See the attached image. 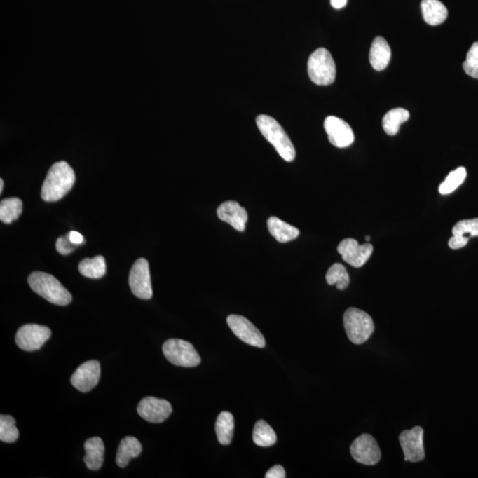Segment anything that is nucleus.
<instances>
[{"instance_id":"1","label":"nucleus","mask_w":478,"mask_h":478,"mask_svg":"<svg viewBox=\"0 0 478 478\" xmlns=\"http://www.w3.org/2000/svg\"><path fill=\"white\" fill-rule=\"evenodd\" d=\"M76 182L73 168L66 161H58L50 167L43 182L41 197L46 202H56L72 189Z\"/></svg>"},{"instance_id":"2","label":"nucleus","mask_w":478,"mask_h":478,"mask_svg":"<svg viewBox=\"0 0 478 478\" xmlns=\"http://www.w3.org/2000/svg\"><path fill=\"white\" fill-rule=\"evenodd\" d=\"M28 282L33 292L53 304L67 306L72 301L70 292L52 275L33 272L29 275Z\"/></svg>"},{"instance_id":"3","label":"nucleus","mask_w":478,"mask_h":478,"mask_svg":"<svg viewBox=\"0 0 478 478\" xmlns=\"http://www.w3.org/2000/svg\"><path fill=\"white\" fill-rule=\"evenodd\" d=\"M256 124L265 139L275 147L282 159L288 163L295 159L296 151L294 144L274 118L261 114L256 118Z\"/></svg>"},{"instance_id":"4","label":"nucleus","mask_w":478,"mask_h":478,"mask_svg":"<svg viewBox=\"0 0 478 478\" xmlns=\"http://www.w3.org/2000/svg\"><path fill=\"white\" fill-rule=\"evenodd\" d=\"M309 78L317 86H329L336 79V64L327 49L319 48L309 57Z\"/></svg>"},{"instance_id":"5","label":"nucleus","mask_w":478,"mask_h":478,"mask_svg":"<svg viewBox=\"0 0 478 478\" xmlns=\"http://www.w3.org/2000/svg\"><path fill=\"white\" fill-rule=\"evenodd\" d=\"M344 326L348 339L355 345L365 343L375 331L370 315L355 308H350L345 312Z\"/></svg>"},{"instance_id":"6","label":"nucleus","mask_w":478,"mask_h":478,"mask_svg":"<svg viewBox=\"0 0 478 478\" xmlns=\"http://www.w3.org/2000/svg\"><path fill=\"white\" fill-rule=\"evenodd\" d=\"M163 352L168 362L184 368H193L200 364L201 361L194 346L185 340H167L163 346Z\"/></svg>"},{"instance_id":"7","label":"nucleus","mask_w":478,"mask_h":478,"mask_svg":"<svg viewBox=\"0 0 478 478\" xmlns=\"http://www.w3.org/2000/svg\"><path fill=\"white\" fill-rule=\"evenodd\" d=\"M52 336L46 326L26 325L18 329L15 336L16 345L27 352L36 351L42 348Z\"/></svg>"},{"instance_id":"8","label":"nucleus","mask_w":478,"mask_h":478,"mask_svg":"<svg viewBox=\"0 0 478 478\" xmlns=\"http://www.w3.org/2000/svg\"><path fill=\"white\" fill-rule=\"evenodd\" d=\"M130 287L136 297L150 299L153 297L149 264L144 258L135 262L130 273Z\"/></svg>"},{"instance_id":"9","label":"nucleus","mask_w":478,"mask_h":478,"mask_svg":"<svg viewBox=\"0 0 478 478\" xmlns=\"http://www.w3.org/2000/svg\"><path fill=\"white\" fill-rule=\"evenodd\" d=\"M350 452L357 463L364 465H376L381 459L378 444L369 434H362L357 437L350 447Z\"/></svg>"},{"instance_id":"10","label":"nucleus","mask_w":478,"mask_h":478,"mask_svg":"<svg viewBox=\"0 0 478 478\" xmlns=\"http://www.w3.org/2000/svg\"><path fill=\"white\" fill-rule=\"evenodd\" d=\"M227 323L234 334L242 341L256 348H262L266 346L264 335L244 316L238 315L228 316Z\"/></svg>"},{"instance_id":"11","label":"nucleus","mask_w":478,"mask_h":478,"mask_svg":"<svg viewBox=\"0 0 478 478\" xmlns=\"http://www.w3.org/2000/svg\"><path fill=\"white\" fill-rule=\"evenodd\" d=\"M399 439L406 462L419 463L424 460L425 452L422 427L416 426L412 430H404L400 433Z\"/></svg>"},{"instance_id":"12","label":"nucleus","mask_w":478,"mask_h":478,"mask_svg":"<svg viewBox=\"0 0 478 478\" xmlns=\"http://www.w3.org/2000/svg\"><path fill=\"white\" fill-rule=\"evenodd\" d=\"M338 252L346 264L355 268H361L371 256L373 245L369 243L359 245L355 239L346 238L340 242Z\"/></svg>"},{"instance_id":"13","label":"nucleus","mask_w":478,"mask_h":478,"mask_svg":"<svg viewBox=\"0 0 478 478\" xmlns=\"http://www.w3.org/2000/svg\"><path fill=\"white\" fill-rule=\"evenodd\" d=\"M137 413L147 422L161 423L170 417L172 407L166 400L146 397L137 406Z\"/></svg>"},{"instance_id":"14","label":"nucleus","mask_w":478,"mask_h":478,"mask_svg":"<svg viewBox=\"0 0 478 478\" xmlns=\"http://www.w3.org/2000/svg\"><path fill=\"white\" fill-rule=\"evenodd\" d=\"M325 130L329 142L339 148L351 146L355 141L352 128L344 120L336 116H328L325 121Z\"/></svg>"},{"instance_id":"15","label":"nucleus","mask_w":478,"mask_h":478,"mask_svg":"<svg viewBox=\"0 0 478 478\" xmlns=\"http://www.w3.org/2000/svg\"><path fill=\"white\" fill-rule=\"evenodd\" d=\"M100 363L96 360L83 363L71 376V383L82 392H89L97 385L100 378Z\"/></svg>"},{"instance_id":"16","label":"nucleus","mask_w":478,"mask_h":478,"mask_svg":"<svg viewBox=\"0 0 478 478\" xmlns=\"http://www.w3.org/2000/svg\"><path fill=\"white\" fill-rule=\"evenodd\" d=\"M217 215L220 220L225 221L240 232L245 230L248 220L247 212L245 208L235 201H226L220 205L217 210Z\"/></svg>"},{"instance_id":"17","label":"nucleus","mask_w":478,"mask_h":478,"mask_svg":"<svg viewBox=\"0 0 478 478\" xmlns=\"http://www.w3.org/2000/svg\"><path fill=\"white\" fill-rule=\"evenodd\" d=\"M453 237L449 239L451 249L463 248L469 243L471 237H478V218L460 221L454 225L452 230Z\"/></svg>"},{"instance_id":"18","label":"nucleus","mask_w":478,"mask_h":478,"mask_svg":"<svg viewBox=\"0 0 478 478\" xmlns=\"http://www.w3.org/2000/svg\"><path fill=\"white\" fill-rule=\"evenodd\" d=\"M392 50L389 43L382 36L374 39L369 50V62L374 69L382 71L389 65Z\"/></svg>"},{"instance_id":"19","label":"nucleus","mask_w":478,"mask_h":478,"mask_svg":"<svg viewBox=\"0 0 478 478\" xmlns=\"http://www.w3.org/2000/svg\"><path fill=\"white\" fill-rule=\"evenodd\" d=\"M84 450L86 456L83 457V462L86 467L90 470H99L103 465L105 453L103 440L99 437L86 440L84 443Z\"/></svg>"},{"instance_id":"20","label":"nucleus","mask_w":478,"mask_h":478,"mask_svg":"<svg viewBox=\"0 0 478 478\" xmlns=\"http://www.w3.org/2000/svg\"><path fill=\"white\" fill-rule=\"evenodd\" d=\"M421 9L424 21L432 26L441 25L446 21L449 11L446 6L439 0H423Z\"/></svg>"},{"instance_id":"21","label":"nucleus","mask_w":478,"mask_h":478,"mask_svg":"<svg viewBox=\"0 0 478 478\" xmlns=\"http://www.w3.org/2000/svg\"><path fill=\"white\" fill-rule=\"evenodd\" d=\"M142 452V446L134 437H126L121 441L116 453V464L120 467H125L131 459L139 457Z\"/></svg>"},{"instance_id":"22","label":"nucleus","mask_w":478,"mask_h":478,"mask_svg":"<svg viewBox=\"0 0 478 478\" xmlns=\"http://www.w3.org/2000/svg\"><path fill=\"white\" fill-rule=\"evenodd\" d=\"M267 224L269 233L280 243H287L299 237L298 228L285 223L281 219L272 217L268 219Z\"/></svg>"},{"instance_id":"23","label":"nucleus","mask_w":478,"mask_h":478,"mask_svg":"<svg viewBox=\"0 0 478 478\" xmlns=\"http://www.w3.org/2000/svg\"><path fill=\"white\" fill-rule=\"evenodd\" d=\"M234 432V417L230 412L224 411L218 416L215 423V432L219 442L224 446L230 445Z\"/></svg>"},{"instance_id":"24","label":"nucleus","mask_w":478,"mask_h":478,"mask_svg":"<svg viewBox=\"0 0 478 478\" xmlns=\"http://www.w3.org/2000/svg\"><path fill=\"white\" fill-rule=\"evenodd\" d=\"M410 114L404 109H395L390 110L383 118V128L389 136H395L398 134L400 125L409 121Z\"/></svg>"},{"instance_id":"25","label":"nucleus","mask_w":478,"mask_h":478,"mask_svg":"<svg viewBox=\"0 0 478 478\" xmlns=\"http://www.w3.org/2000/svg\"><path fill=\"white\" fill-rule=\"evenodd\" d=\"M107 267L105 258L96 256L93 259H83L79 264V271L83 277L92 279L103 278L106 274Z\"/></svg>"},{"instance_id":"26","label":"nucleus","mask_w":478,"mask_h":478,"mask_svg":"<svg viewBox=\"0 0 478 478\" xmlns=\"http://www.w3.org/2000/svg\"><path fill=\"white\" fill-rule=\"evenodd\" d=\"M252 439H254L256 445L268 447L277 442V435L268 423L264 420H260L255 423L254 432H252Z\"/></svg>"},{"instance_id":"27","label":"nucleus","mask_w":478,"mask_h":478,"mask_svg":"<svg viewBox=\"0 0 478 478\" xmlns=\"http://www.w3.org/2000/svg\"><path fill=\"white\" fill-rule=\"evenodd\" d=\"M22 212V201L18 198H5L0 203V220L6 224L17 220Z\"/></svg>"},{"instance_id":"28","label":"nucleus","mask_w":478,"mask_h":478,"mask_svg":"<svg viewBox=\"0 0 478 478\" xmlns=\"http://www.w3.org/2000/svg\"><path fill=\"white\" fill-rule=\"evenodd\" d=\"M326 281L329 285H336L339 289H346L350 284V278L346 268L340 264H335L329 268Z\"/></svg>"},{"instance_id":"29","label":"nucleus","mask_w":478,"mask_h":478,"mask_svg":"<svg viewBox=\"0 0 478 478\" xmlns=\"http://www.w3.org/2000/svg\"><path fill=\"white\" fill-rule=\"evenodd\" d=\"M467 177V170L465 168L460 167L457 170L452 171L446 180L440 184L439 188L440 194L447 195L453 193L458 187L463 184Z\"/></svg>"},{"instance_id":"30","label":"nucleus","mask_w":478,"mask_h":478,"mask_svg":"<svg viewBox=\"0 0 478 478\" xmlns=\"http://www.w3.org/2000/svg\"><path fill=\"white\" fill-rule=\"evenodd\" d=\"M16 421L13 416H0V440L5 443L15 442L19 437V430L15 425Z\"/></svg>"},{"instance_id":"31","label":"nucleus","mask_w":478,"mask_h":478,"mask_svg":"<svg viewBox=\"0 0 478 478\" xmlns=\"http://www.w3.org/2000/svg\"><path fill=\"white\" fill-rule=\"evenodd\" d=\"M463 69L467 76L478 79V42L474 43L467 52Z\"/></svg>"},{"instance_id":"32","label":"nucleus","mask_w":478,"mask_h":478,"mask_svg":"<svg viewBox=\"0 0 478 478\" xmlns=\"http://www.w3.org/2000/svg\"><path fill=\"white\" fill-rule=\"evenodd\" d=\"M76 247L77 245L73 244L72 242L70 241L69 235L60 237L57 239L56 250L58 251L60 254H70L72 252L75 251Z\"/></svg>"},{"instance_id":"33","label":"nucleus","mask_w":478,"mask_h":478,"mask_svg":"<svg viewBox=\"0 0 478 478\" xmlns=\"http://www.w3.org/2000/svg\"><path fill=\"white\" fill-rule=\"evenodd\" d=\"M285 469L280 465L272 467L265 474L266 478H285Z\"/></svg>"},{"instance_id":"34","label":"nucleus","mask_w":478,"mask_h":478,"mask_svg":"<svg viewBox=\"0 0 478 478\" xmlns=\"http://www.w3.org/2000/svg\"><path fill=\"white\" fill-rule=\"evenodd\" d=\"M67 235H69L70 241H71L73 244L79 245L83 243V237L79 232L70 231Z\"/></svg>"},{"instance_id":"35","label":"nucleus","mask_w":478,"mask_h":478,"mask_svg":"<svg viewBox=\"0 0 478 478\" xmlns=\"http://www.w3.org/2000/svg\"><path fill=\"white\" fill-rule=\"evenodd\" d=\"M346 3H348V0H331L332 8L335 9L345 8Z\"/></svg>"},{"instance_id":"36","label":"nucleus","mask_w":478,"mask_h":478,"mask_svg":"<svg viewBox=\"0 0 478 478\" xmlns=\"http://www.w3.org/2000/svg\"><path fill=\"white\" fill-rule=\"evenodd\" d=\"M3 188H4V181L0 179V193H2Z\"/></svg>"},{"instance_id":"37","label":"nucleus","mask_w":478,"mask_h":478,"mask_svg":"<svg viewBox=\"0 0 478 478\" xmlns=\"http://www.w3.org/2000/svg\"><path fill=\"white\" fill-rule=\"evenodd\" d=\"M366 240H367V241H369V240H370V237H369V235H367V237H366Z\"/></svg>"}]
</instances>
